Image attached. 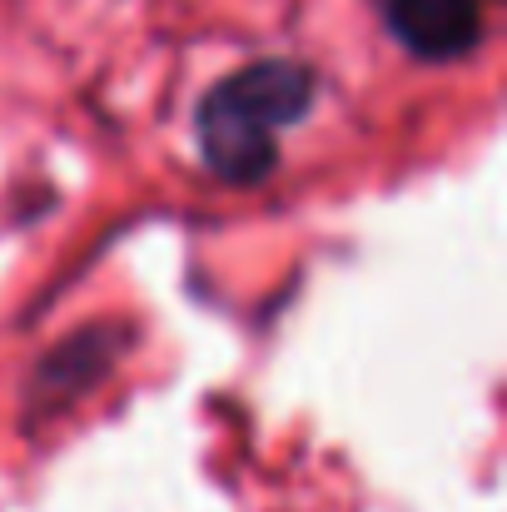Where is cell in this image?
<instances>
[{
	"label": "cell",
	"mask_w": 507,
	"mask_h": 512,
	"mask_svg": "<svg viewBox=\"0 0 507 512\" xmlns=\"http://www.w3.org/2000/svg\"><path fill=\"white\" fill-rule=\"evenodd\" d=\"M388 35L428 65H448L478 50L483 40V0H383Z\"/></svg>",
	"instance_id": "2"
},
{
	"label": "cell",
	"mask_w": 507,
	"mask_h": 512,
	"mask_svg": "<svg viewBox=\"0 0 507 512\" xmlns=\"http://www.w3.org/2000/svg\"><path fill=\"white\" fill-rule=\"evenodd\" d=\"M319 100V70L304 60H249L224 75L194 110V140L214 179L249 189L279 170V130L299 125Z\"/></svg>",
	"instance_id": "1"
},
{
	"label": "cell",
	"mask_w": 507,
	"mask_h": 512,
	"mask_svg": "<svg viewBox=\"0 0 507 512\" xmlns=\"http://www.w3.org/2000/svg\"><path fill=\"white\" fill-rule=\"evenodd\" d=\"M130 329L125 324H85L70 339H60L40 363H35V383H30V403L35 413L45 408H65L70 398L90 393L130 348Z\"/></svg>",
	"instance_id": "3"
}]
</instances>
